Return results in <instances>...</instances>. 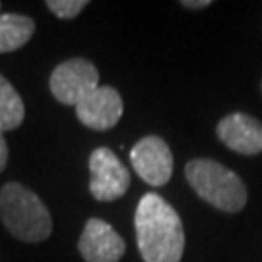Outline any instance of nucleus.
Wrapping results in <instances>:
<instances>
[{"instance_id":"nucleus-1","label":"nucleus","mask_w":262,"mask_h":262,"mask_svg":"<svg viewBox=\"0 0 262 262\" xmlns=\"http://www.w3.org/2000/svg\"><path fill=\"white\" fill-rule=\"evenodd\" d=\"M136 241L144 262H181L185 227L177 210L163 196L146 192L134 214Z\"/></svg>"},{"instance_id":"nucleus-2","label":"nucleus","mask_w":262,"mask_h":262,"mask_svg":"<svg viewBox=\"0 0 262 262\" xmlns=\"http://www.w3.org/2000/svg\"><path fill=\"white\" fill-rule=\"evenodd\" d=\"M0 220L10 233L26 243H41L53 231L43 200L19 183H8L0 190Z\"/></svg>"},{"instance_id":"nucleus-3","label":"nucleus","mask_w":262,"mask_h":262,"mask_svg":"<svg viewBox=\"0 0 262 262\" xmlns=\"http://www.w3.org/2000/svg\"><path fill=\"white\" fill-rule=\"evenodd\" d=\"M185 175L198 196L222 212H241L247 204V187L241 177L214 159L188 161Z\"/></svg>"},{"instance_id":"nucleus-4","label":"nucleus","mask_w":262,"mask_h":262,"mask_svg":"<svg viewBox=\"0 0 262 262\" xmlns=\"http://www.w3.org/2000/svg\"><path fill=\"white\" fill-rule=\"evenodd\" d=\"M51 94L62 105H78L88 94L99 88V72L85 58H70L56 66L49 80Z\"/></svg>"},{"instance_id":"nucleus-5","label":"nucleus","mask_w":262,"mask_h":262,"mask_svg":"<svg viewBox=\"0 0 262 262\" xmlns=\"http://www.w3.org/2000/svg\"><path fill=\"white\" fill-rule=\"evenodd\" d=\"M130 187L128 169L113 150L95 148L90 156V192L99 202H113Z\"/></svg>"},{"instance_id":"nucleus-6","label":"nucleus","mask_w":262,"mask_h":262,"mask_svg":"<svg viewBox=\"0 0 262 262\" xmlns=\"http://www.w3.org/2000/svg\"><path fill=\"white\" fill-rule=\"evenodd\" d=\"M130 163L150 187H163L173 173V154L159 136H144L130 150Z\"/></svg>"},{"instance_id":"nucleus-7","label":"nucleus","mask_w":262,"mask_h":262,"mask_svg":"<svg viewBox=\"0 0 262 262\" xmlns=\"http://www.w3.org/2000/svg\"><path fill=\"white\" fill-rule=\"evenodd\" d=\"M78 121L92 130H109L122 117V97L111 85H99L76 105Z\"/></svg>"},{"instance_id":"nucleus-8","label":"nucleus","mask_w":262,"mask_h":262,"mask_svg":"<svg viewBox=\"0 0 262 262\" xmlns=\"http://www.w3.org/2000/svg\"><path fill=\"white\" fill-rule=\"evenodd\" d=\"M78 249L85 262H119L126 245L113 225L99 217H92L82 231Z\"/></svg>"},{"instance_id":"nucleus-9","label":"nucleus","mask_w":262,"mask_h":262,"mask_svg":"<svg viewBox=\"0 0 262 262\" xmlns=\"http://www.w3.org/2000/svg\"><path fill=\"white\" fill-rule=\"evenodd\" d=\"M217 138L237 154L256 156L262 151V122L245 113H231L217 122Z\"/></svg>"},{"instance_id":"nucleus-10","label":"nucleus","mask_w":262,"mask_h":262,"mask_svg":"<svg viewBox=\"0 0 262 262\" xmlns=\"http://www.w3.org/2000/svg\"><path fill=\"white\" fill-rule=\"evenodd\" d=\"M35 33V21L24 14H0V55L21 49Z\"/></svg>"},{"instance_id":"nucleus-11","label":"nucleus","mask_w":262,"mask_h":262,"mask_svg":"<svg viewBox=\"0 0 262 262\" xmlns=\"http://www.w3.org/2000/svg\"><path fill=\"white\" fill-rule=\"evenodd\" d=\"M24 117L26 107L21 97L14 90V85L0 74V128L4 132L14 130L24 122Z\"/></svg>"},{"instance_id":"nucleus-12","label":"nucleus","mask_w":262,"mask_h":262,"mask_svg":"<svg viewBox=\"0 0 262 262\" xmlns=\"http://www.w3.org/2000/svg\"><path fill=\"white\" fill-rule=\"evenodd\" d=\"M88 6L85 0H49L47 8L62 19H72L76 18L82 10Z\"/></svg>"},{"instance_id":"nucleus-13","label":"nucleus","mask_w":262,"mask_h":262,"mask_svg":"<svg viewBox=\"0 0 262 262\" xmlns=\"http://www.w3.org/2000/svg\"><path fill=\"white\" fill-rule=\"evenodd\" d=\"M6 163H8V144L4 138V130L0 128V171H4Z\"/></svg>"},{"instance_id":"nucleus-14","label":"nucleus","mask_w":262,"mask_h":262,"mask_svg":"<svg viewBox=\"0 0 262 262\" xmlns=\"http://www.w3.org/2000/svg\"><path fill=\"white\" fill-rule=\"evenodd\" d=\"M185 8H194V10H198V8H208L212 2L210 0H183L181 2Z\"/></svg>"},{"instance_id":"nucleus-15","label":"nucleus","mask_w":262,"mask_h":262,"mask_svg":"<svg viewBox=\"0 0 262 262\" xmlns=\"http://www.w3.org/2000/svg\"><path fill=\"white\" fill-rule=\"evenodd\" d=\"M0 8H2V4H0Z\"/></svg>"},{"instance_id":"nucleus-16","label":"nucleus","mask_w":262,"mask_h":262,"mask_svg":"<svg viewBox=\"0 0 262 262\" xmlns=\"http://www.w3.org/2000/svg\"><path fill=\"white\" fill-rule=\"evenodd\" d=\"M260 88H262V85H260Z\"/></svg>"}]
</instances>
